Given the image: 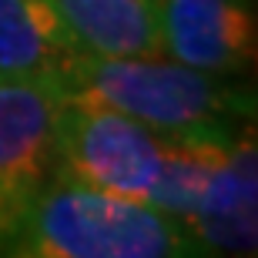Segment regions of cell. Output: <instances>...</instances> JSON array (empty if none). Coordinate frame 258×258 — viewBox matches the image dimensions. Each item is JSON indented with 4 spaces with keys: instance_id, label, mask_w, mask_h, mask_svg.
<instances>
[{
    "instance_id": "cell-1",
    "label": "cell",
    "mask_w": 258,
    "mask_h": 258,
    "mask_svg": "<svg viewBox=\"0 0 258 258\" xmlns=\"http://www.w3.org/2000/svg\"><path fill=\"white\" fill-rule=\"evenodd\" d=\"M4 255L24 258H174L198 255L184 225L151 208L54 178L30 201Z\"/></svg>"
},
{
    "instance_id": "cell-2",
    "label": "cell",
    "mask_w": 258,
    "mask_h": 258,
    "mask_svg": "<svg viewBox=\"0 0 258 258\" xmlns=\"http://www.w3.org/2000/svg\"><path fill=\"white\" fill-rule=\"evenodd\" d=\"M67 97L97 101L138 117L161 134H235L251 121V94L231 77L208 74L181 60L97 57L84 54L64 84Z\"/></svg>"
},
{
    "instance_id": "cell-3",
    "label": "cell",
    "mask_w": 258,
    "mask_h": 258,
    "mask_svg": "<svg viewBox=\"0 0 258 258\" xmlns=\"http://www.w3.org/2000/svg\"><path fill=\"white\" fill-rule=\"evenodd\" d=\"M164 134L97 101L67 97L57 111V174L127 201H148Z\"/></svg>"
},
{
    "instance_id": "cell-4",
    "label": "cell",
    "mask_w": 258,
    "mask_h": 258,
    "mask_svg": "<svg viewBox=\"0 0 258 258\" xmlns=\"http://www.w3.org/2000/svg\"><path fill=\"white\" fill-rule=\"evenodd\" d=\"M64 87L0 74V255L24 211L57 178V111Z\"/></svg>"
},
{
    "instance_id": "cell-5",
    "label": "cell",
    "mask_w": 258,
    "mask_h": 258,
    "mask_svg": "<svg viewBox=\"0 0 258 258\" xmlns=\"http://www.w3.org/2000/svg\"><path fill=\"white\" fill-rule=\"evenodd\" d=\"M161 47L174 60L235 77L255 60V0H154Z\"/></svg>"
},
{
    "instance_id": "cell-6",
    "label": "cell",
    "mask_w": 258,
    "mask_h": 258,
    "mask_svg": "<svg viewBox=\"0 0 258 258\" xmlns=\"http://www.w3.org/2000/svg\"><path fill=\"white\" fill-rule=\"evenodd\" d=\"M258 154H255V127L251 121L241 127L228 144L225 161L211 174L208 188L201 195L198 208L188 221V235L198 251H225L245 255L255 251L258 241Z\"/></svg>"
},
{
    "instance_id": "cell-7",
    "label": "cell",
    "mask_w": 258,
    "mask_h": 258,
    "mask_svg": "<svg viewBox=\"0 0 258 258\" xmlns=\"http://www.w3.org/2000/svg\"><path fill=\"white\" fill-rule=\"evenodd\" d=\"M91 50L74 37L54 0H0V74L67 84Z\"/></svg>"
},
{
    "instance_id": "cell-8",
    "label": "cell",
    "mask_w": 258,
    "mask_h": 258,
    "mask_svg": "<svg viewBox=\"0 0 258 258\" xmlns=\"http://www.w3.org/2000/svg\"><path fill=\"white\" fill-rule=\"evenodd\" d=\"M74 37L97 57L164 54L154 0H54Z\"/></svg>"
},
{
    "instance_id": "cell-9",
    "label": "cell",
    "mask_w": 258,
    "mask_h": 258,
    "mask_svg": "<svg viewBox=\"0 0 258 258\" xmlns=\"http://www.w3.org/2000/svg\"><path fill=\"white\" fill-rule=\"evenodd\" d=\"M235 134H211V131L164 134L161 168H158V178L151 184L148 205L164 211L168 218H174L178 225L188 228V221H191L195 208H198L201 195L208 188L211 174L218 171V164L225 161L228 144H231Z\"/></svg>"
}]
</instances>
